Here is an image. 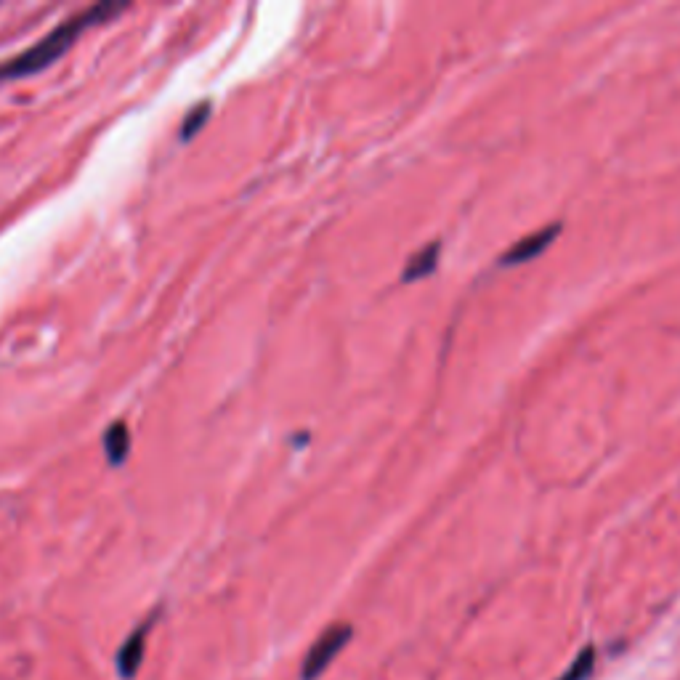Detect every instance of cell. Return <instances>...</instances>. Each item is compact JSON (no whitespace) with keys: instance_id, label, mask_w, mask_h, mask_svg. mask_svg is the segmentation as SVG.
Here are the masks:
<instances>
[{"instance_id":"1","label":"cell","mask_w":680,"mask_h":680,"mask_svg":"<svg viewBox=\"0 0 680 680\" xmlns=\"http://www.w3.org/2000/svg\"><path fill=\"white\" fill-rule=\"evenodd\" d=\"M125 3H96L91 8H83L70 19H64L59 27L48 32L46 38H40L35 46H30L22 54L11 56L6 62H0V80H16L27 78V75H35V72L46 70L51 64L64 56V51H70L72 43L83 35L88 27L101 22H109L112 16L123 14Z\"/></svg>"},{"instance_id":"2","label":"cell","mask_w":680,"mask_h":680,"mask_svg":"<svg viewBox=\"0 0 680 680\" xmlns=\"http://www.w3.org/2000/svg\"><path fill=\"white\" fill-rule=\"evenodd\" d=\"M354 638V627L340 622V625H330L325 633L319 635L317 641L311 643V649L306 651L301 665V680H319L327 673V667L333 665L338 654L346 649V643Z\"/></svg>"},{"instance_id":"3","label":"cell","mask_w":680,"mask_h":680,"mask_svg":"<svg viewBox=\"0 0 680 680\" xmlns=\"http://www.w3.org/2000/svg\"><path fill=\"white\" fill-rule=\"evenodd\" d=\"M155 617L144 619V622L125 638L120 651H117V673H120L123 680H133L136 673H139L141 662H144V654H147V635L152 633V627H155Z\"/></svg>"},{"instance_id":"4","label":"cell","mask_w":680,"mask_h":680,"mask_svg":"<svg viewBox=\"0 0 680 680\" xmlns=\"http://www.w3.org/2000/svg\"><path fill=\"white\" fill-rule=\"evenodd\" d=\"M558 232H561V226L553 224L548 226V229H540V232L529 234L526 240L516 242L513 248L508 250V253L503 255V266H513V263H524V261H532L534 255H540L542 250H548L553 242H556Z\"/></svg>"},{"instance_id":"5","label":"cell","mask_w":680,"mask_h":680,"mask_svg":"<svg viewBox=\"0 0 680 680\" xmlns=\"http://www.w3.org/2000/svg\"><path fill=\"white\" fill-rule=\"evenodd\" d=\"M104 452H107L109 463L120 465L131 452V431L123 420H117L107 433H104Z\"/></svg>"},{"instance_id":"6","label":"cell","mask_w":680,"mask_h":680,"mask_svg":"<svg viewBox=\"0 0 680 680\" xmlns=\"http://www.w3.org/2000/svg\"><path fill=\"white\" fill-rule=\"evenodd\" d=\"M439 253H441V242H431V245H425L423 250H418V253L410 258V263H407V269H404V274H402L404 282H412V279L425 277V274H428V271L439 263Z\"/></svg>"},{"instance_id":"7","label":"cell","mask_w":680,"mask_h":680,"mask_svg":"<svg viewBox=\"0 0 680 680\" xmlns=\"http://www.w3.org/2000/svg\"><path fill=\"white\" fill-rule=\"evenodd\" d=\"M593 667H595V649L593 646H585V649L577 654V659H574L572 665H569V670H564V675L558 680H588L590 675H593Z\"/></svg>"},{"instance_id":"8","label":"cell","mask_w":680,"mask_h":680,"mask_svg":"<svg viewBox=\"0 0 680 680\" xmlns=\"http://www.w3.org/2000/svg\"><path fill=\"white\" fill-rule=\"evenodd\" d=\"M210 115V104L205 101V104H200V107L194 109V112H189L184 120V125H181V139H189V136H194V133L200 131V125L208 120Z\"/></svg>"}]
</instances>
